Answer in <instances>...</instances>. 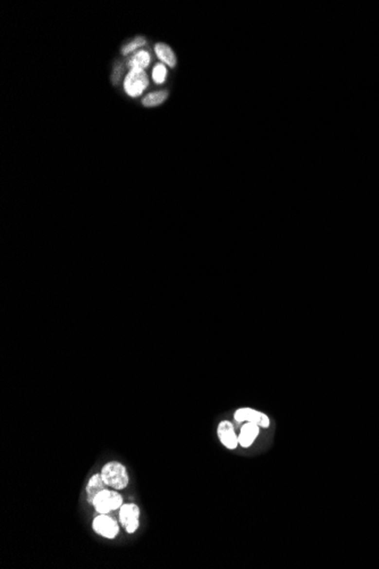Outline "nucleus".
Masks as SVG:
<instances>
[{"label":"nucleus","mask_w":379,"mask_h":569,"mask_svg":"<svg viewBox=\"0 0 379 569\" xmlns=\"http://www.w3.org/2000/svg\"><path fill=\"white\" fill-rule=\"evenodd\" d=\"M101 477L108 487L114 490H124L127 487L129 476L127 468L119 461H109L101 469Z\"/></svg>","instance_id":"1"},{"label":"nucleus","mask_w":379,"mask_h":569,"mask_svg":"<svg viewBox=\"0 0 379 569\" xmlns=\"http://www.w3.org/2000/svg\"><path fill=\"white\" fill-rule=\"evenodd\" d=\"M122 494L117 492V490L105 489L99 492L93 499L91 504L98 514H109L111 511L117 510L123 506Z\"/></svg>","instance_id":"2"},{"label":"nucleus","mask_w":379,"mask_h":569,"mask_svg":"<svg viewBox=\"0 0 379 569\" xmlns=\"http://www.w3.org/2000/svg\"><path fill=\"white\" fill-rule=\"evenodd\" d=\"M149 81L145 72L141 68H133L124 82V90L129 97H139L148 88Z\"/></svg>","instance_id":"3"},{"label":"nucleus","mask_w":379,"mask_h":569,"mask_svg":"<svg viewBox=\"0 0 379 569\" xmlns=\"http://www.w3.org/2000/svg\"><path fill=\"white\" fill-rule=\"evenodd\" d=\"M92 528L100 536L112 540L119 534V526L114 518L108 514H99L92 521Z\"/></svg>","instance_id":"4"},{"label":"nucleus","mask_w":379,"mask_h":569,"mask_svg":"<svg viewBox=\"0 0 379 569\" xmlns=\"http://www.w3.org/2000/svg\"><path fill=\"white\" fill-rule=\"evenodd\" d=\"M234 419L237 422H252L260 426L261 428H267L271 425V419L264 412L255 410L253 408H240L234 412Z\"/></svg>","instance_id":"5"},{"label":"nucleus","mask_w":379,"mask_h":569,"mask_svg":"<svg viewBox=\"0 0 379 569\" xmlns=\"http://www.w3.org/2000/svg\"><path fill=\"white\" fill-rule=\"evenodd\" d=\"M217 435L221 444L228 450H235L238 445V435L235 432L233 422L230 421H221L218 424Z\"/></svg>","instance_id":"6"},{"label":"nucleus","mask_w":379,"mask_h":569,"mask_svg":"<svg viewBox=\"0 0 379 569\" xmlns=\"http://www.w3.org/2000/svg\"><path fill=\"white\" fill-rule=\"evenodd\" d=\"M260 428H261L260 426L255 424V422H245L244 424L242 425L240 434H238V444L244 449L250 448L259 436Z\"/></svg>","instance_id":"7"},{"label":"nucleus","mask_w":379,"mask_h":569,"mask_svg":"<svg viewBox=\"0 0 379 569\" xmlns=\"http://www.w3.org/2000/svg\"><path fill=\"white\" fill-rule=\"evenodd\" d=\"M140 508L135 503H123L119 508V521L123 526L126 527L132 521L140 520Z\"/></svg>","instance_id":"8"},{"label":"nucleus","mask_w":379,"mask_h":569,"mask_svg":"<svg viewBox=\"0 0 379 569\" xmlns=\"http://www.w3.org/2000/svg\"><path fill=\"white\" fill-rule=\"evenodd\" d=\"M107 489V485L102 479L101 474H94L90 477L89 482L85 486V492H87V500L89 503L93 502V499L99 492L102 490Z\"/></svg>","instance_id":"9"},{"label":"nucleus","mask_w":379,"mask_h":569,"mask_svg":"<svg viewBox=\"0 0 379 569\" xmlns=\"http://www.w3.org/2000/svg\"><path fill=\"white\" fill-rule=\"evenodd\" d=\"M155 50L157 56H158L160 60H162L163 63H166L170 67H175L176 57L175 55H174L173 50L170 49L168 46H166V44L163 43H157Z\"/></svg>","instance_id":"10"},{"label":"nucleus","mask_w":379,"mask_h":569,"mask_svg":"<svg viewBox=\"0 0 379 569\" xmlns=\"http://www.w3.org/2000/svg\"><path fill=\"white\" fill-rule=\"evenodd\" d=\"M150 64V55L148 51H139L138 54L135 55V56H133L131 58V60L128 61V66L132 68H143L148 67V65Z\"/></svg>","instance_id":"11"},{"label":"nucleus","mask_w":379,"mask_h":569,"mask_svg":"<svg viewBox=\"0 0 379 569\" xmlns=\"http://www.w3.org/2000/svg\"><path fill=\"white\" fill-rule=\"evenodd\" d=\"M167 97H168V92L167 91L153 92V93L148 94L144 99H143L142 104L143 106H145V107H155V106H159L160 104H162V102L167 99Z\"/></svg>","instance_id":"12"},{"label":"nucleus","mask_w":379,"mask_h":569,"mask_svg":"<svg viewBox=\"0 0 379 569\" xmlns=\"http://www.w3.org/2000/svg\"><path fill=\"white\" fill-rule=\"evenodd\" d=\"M166 75H167L166 67L163 66L162 64L156 65L155 68H153V71H152V78H153V81H155L156 83L162 84L166 80Z\"/></svg>","instance_id":"13"},{"label":"nucleus","mask_w":379,"mask_h":569,"mask_svg":"<svg viewBox=\"0 0 379 569\" xmlns=\"http://www.w3.org/2000/svg\"><path fill=\"white\" fill-rule=\"evenodd\" d=\"M143 44H145V37H135L134 40L131 41V42L127 43V44H126V46L123 47L122 54L123 55H127L128 53H131V51L135 50L136 48L143 46Z\"/></svg>","instance_id":"14"},{"label":"nucleus","mask_w":379,"mask_h":569,"mask_svg":"<svg viewBox=\"0 0 379 569\" xmlns=\"http://www.w3.org/2000/svg\"><path fill=\"white\" fill-rule=\"evenodd\" d=\"M122 65L121 63H116L115 64V67H114V72H112V76H111V80H112V84L114 85H117L118 82H119V78H121V75H122Z\"/></svg>","instance_id":"15"}]
</instances>
